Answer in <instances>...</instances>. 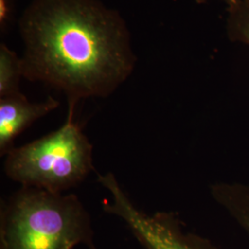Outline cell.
Returning a JSON list of instances; mask_svg holds the SVG:
<instances>
[{
	"label": "cell",
	"instance_id": "ba28073f",
	"mask_svg": "<svg viewBox=\"0 0 249 249\" xmlns=\"http://www.w3.org/2000/svg\"><path fill=\"white\" fill-rule=\"evenodd\" d=\"M226 34L231 42L249 46V0L227 8Z\"/></svg>",
	"mask_w": 249,
	"mask_h": 249
},
{
	"label": "cell",
	"instance_id": "8fae6325",
	"mask_svg": "<svg viewBox=\"0 0 249 249\" xmlns=\"http://www.w3.org/2000/svg\"><path fill=\"white\" fill-rule=\"evenodd\" d=\"M208 0H196V3H198V4H203V3H206Z\"/></svg>",
	"mask_w": 249,
	"mask_h": 249
},
{
	"label": "cell",
	"instance_id": "7c38bea8",
	"mask_svg": "<svg viewBox=\"0 0 249 249\" xmlns=\"http://www.w3.org/2000/svg\"><path fill=\"white\" fill-rule=\"evenodd\" d=\"M74 248L73 247H69V248H67L66 249H73Z\"/></svg>",
	"mask_w": 249,
	"mask_h": 249
},
{
	"label": "cell",
	"instance_id": "3957f363",
	"mask_svg": "<svg viewBox=\"0 0 249 249\" xmlns=\"http://www.w3.org/2000/svg\"><path fill=\"white\" fill-rule=\"evenodd\" d=\"M75 107L69 103L67 121L59 128L5 155L4 171L10 180L21 187L64 193L88 178L93 170V147L73 119Z\"/></svg>",
	"mask_w": 249,
	"mask_h": 249
},
{
	"label": "cell",
	"instance_id": "6da1fadb",
	"mask_svg": "<svg viewBox=\"0 0 249 249\" xmlns=\"http://www.w3.org/2000/svg\"><path fill=\"white\" fill-rule=\"evenodd\" d=\"M18 29L23 78L62 91L69 103L108 97L133 72L126 23L99 0H33Z\"/></svg>",
	"mask_w": 249,
	"mask_h": 249
},
{
	"label": "cell",
	"instance_id": "9c48e42d",
	"mask_svg": "<svg viewBox=\"0 0 249 249\" xmlns=\"http://www.w3.org/2000/svg\"><path fill=\"white\" fill-rule=\"evenodd\" d=\"M11 1L10 0H0V25L4 30L9 23L11 11Z\"/></svg>",
	"mask_w": 249,
	"mask_h": 249
},
{
	"label": "cell",
	"instance_id": "5b68a950",
	"mask_svg": "<svg viewBox=\"0 0 249 249\" xmlns=\"http://www.w3.org/2000/svg\"><path fill=\"white\" fill-rule=\"evenodd\" d=\"M59 105V101L51 96L32 103L21 92L0 98V155L5 156L14 148L17 137Z\"/></svg>",
	"mask_w": 249,
	"mask_h": 249
},
{
	"label": "cell",
	"instance_id": "30bf717a",
	"mask_svg": "<svg viewBox=\"0 0 249 249\" xmlns=\"http://www.w3.org/2000/svg\"><path fill=\"white\" fill-rule=\"evenodd\" d=\"M224 1L227 4V8H228V7H231V6H233V5L237 4V3H239V2L243 1V0H224Z\"/></svg>",
	"mask_w": 249,
	"mask_h": 249
},
{
	"label": "cell",
	"instance_id": "277c9868",
	"mask_svg": "<svg viewBox=\"0 0 249 249\" xmlns=\"http://www.w3.org/2000/svg\"><path fill=\"white\" fill-rule=\"evenodd\" d=\"M104 210L124 221L143 249H206L199 241L182 231L173 215L149 214L137 208L121 186L110 189Z\"/></svg>",
	"mask_w": 249,
	"mask_h": 249
},
{
	"label": "cell",
	"instance_id": "8992f818",
	"mask_svg": "<svg viewBox=\"0 0 249 249\" xmlns=\"http://www.w3.org/2000/svg\"><path fill=\"white\" fill-rule=\"evenodd\" d=\"M215 199L224 207L249 236V187L220 184L213 187Z\"/></svg>",
	"mask_w": 249,
	"mask_h": 249
},
{
	"label": "cell",
	"instance_id": "52a82bcc",
	"mask_svg": "<svg viewBox=\"0 0 249 249\" xmlns=\"http://www.w3.org/2000/svg\"><path fill=\"white\" fill-rule=\"evenodd\" d=\"M23 78L21 60L5 44L0 45V98L17 94Z\"/></svg>",
	"mask_w": 249,
	"mask_h": 249
},
{
	"label": "cell",
	"instance_id": "7a4b0ae2",
	"mask_svg": "<svg viewBox=\"0 0 249 249\" xmlns=\"http://www.w3.org/2000/svg\"><path fill=\"white\" fill-rule=\"evenodd\" d=\"M1 249H94L89 213L73 194L21 187L1 209Z\"/></svg>",
	"mask_w": 249,
	"mask_h": 249
}]
</instances>
